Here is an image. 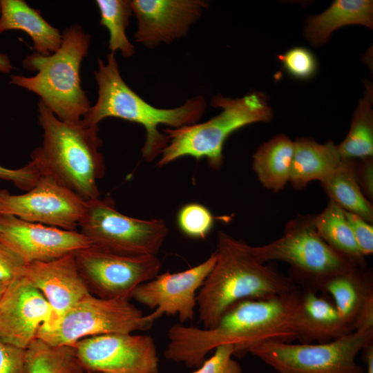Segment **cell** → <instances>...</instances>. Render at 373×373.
Returning a JSON list of instances; mask_svg holds the SVG:
<instances>
[{"mask_svg": "<svg viewBox=\"0 0 373 373\" xmlns=\"http://www.w3.org/2000/svg\"><path fill=\"white\" fill-rule=\"evenodd\" d=\"M9 283L0 282V299L4 294Z\"/></svg>", "mask_w": 373, "mask_h": 373, "instance_id": "cell-40", "label": "cell"}, {"mask_svg": "<svg viewBox=\"0 0 373 373\" xmlns=\"http://www.w3.org/2000/svg\"><path fill=\"white\" fill-rule=\"evenodd\" d=\"M136 42L153 48L185 37L209 7L204 0H133Z\"/></svg>", "mask_w": 373, "mask_h": 373, "instance_id": "cell-17", "label": "cell"}, {"mask_svg": "<svg viewBox=\"0 0 373 373\" xmlns=\"http://www.w3.org/2000/svg\"><path fill=\"white\" fill-rule=\"evenodd\" d=\"M74 256L89 292L105 299L130 300L135 289L158 275L161 267L157 256H126L93 246Z\"/></svg>", "mask_w": 373, "mask_h": 373, "instance_id": "cell-11", "label": "cell"}, {"mask_svg": "<svg viewBox=\"0 0 373 373\" xmlns=\"http://www.w3.org/2000/svg\"><path fill=\"white\" fill-rule=\"evenodd\" d=\"M300 289L296 285L281 295L241 300L229 307L211 328L174 324L168 331L163 356L192 368L198 367L209 352L222 345H234V356H239L245 347L254 343L290 342L294 336L289 320Z\"/></svg>", "mask_w": 373, "mask_h": 373, "instance_id": "cell-1", "label": "cell"}, {"mask_svg": "<svg viewBox=\"0 0 373 373\" xmlns=\"http://www.w3.org/2000/svg\"><path fill=\"white\" fill-rule=\"evenodd\" d=\"M1 15V1H0V19Z\"/></svg>", "mask_w": 373, "mask_h": 373, "instance_id": "cell-41", "label": "cell"}, {"mask_svg": "<svg viewBox=\"0 0 373 373\" xmlns=\"http://www.w3.org/2000/svg\"><path fill=\"white\" fill-rule=\"evenodd\" d=\"M289 329L300 343L329 342L353 332L326 294L307 288L300 289Z\"/></svg>", "mask_w": 373, "mask_h": 373, "instance_id": "cell-20", "label": "cell"}, {"mask_svg": "<svg viewBox=\"0 0 373 373\" xmlns=\"http://www.w3.org/2000/svg\"><path fill=\"white\" fill-rule=\"evenodd\" d=\"M154 321L129 300L105 299L89 294L52 325L41 327L37 338L52 345H74L88 337L148 330Z\"/></svg>", "mask_w": 373, "mask_h": 373, "instance_id": "cell-10", "label": "cell"}, {"mask_svg": "<svg viewBox=\"0 0 373 373\" xmlns=\"http://www.w3.org/2000/svg\"><path fill=\"white\" fill-rule=\"evenodd\" d=\"M344 213L361 251L365 256L372 254L373 253L372 224L355 213L345 210Z\"/></svg>", "mask_w": 373, "mask_h": 373, "instance_id": "cell-35", "label": "cell"}, {"mask_svg": "<svg viewBox=\"0 0 373 373\" xmlns=\"http://www.w3.org/2000/svg\"><path fill=\"white\" fill-rule=\"evenodd\" d=\"M214 218L211 212L199 203H189L178 211L177 222L180 231L193 238H204L211 230Z\"/></svg>", "mask_w": 373, "mask_h": 373, "instance_id": "cell-30", "label": "cell"}, {"mask_svg": "<svg viewBox=\"0 0 373 373\" xmlns=\"http://www.w3.org/2000/svg\"><path fill=\"white\" fill-rule=\"evenodd\" d=\"M294 142V152L289 182L296 189H303L314 180L321 182L341 163L337 145L329 140L321 144L310 137Z\"/></svg>", "mask_w": 373, "mask_h": 373, "instance_id": "cell-23", "label": "cell"}, {"mask_svg": "<svg viewBox=\"0 0 373 373\" xmlns=\"http://www.w3.org/2000/svg\"><path fill=\"white\" fill-rule=\"evenodd\" d=\"M12 66L8 56L0 53V73H9Z\"/></svg>", "mask_w": 373, "mask_h": 373, "instance_id": "cell-39", "label": "cell"}, {"mask_svg": "<svg viewBox=\"0 0 373 373\" xmlns=\"http://www.w3.org/2000/svg\"><path fill=\"white\" fill-rule=\"evenodd\" d=\"M313 224L327 245L358 267L366 269L365 256L358 248L344 210L340 206L329 200L320 214L313 216Z\"/></svg>", "mask_w": 373, "mask_h": 373, "instance_id": "cell-25", "label": "cell"}, {"mask_svg": "<svg viewBox=\"0 0 373 373\" xmlns=\"http://www.w3.org/2000/svg\"><path fill=\"white\" fill-rule=\"evenodd\" d=\"M307 289L329 294L352 331L373 325V283L370 271L356 268L323 278Z\"/></svg>", "mask_w": 373, "mask_h": 373, "instance_id": "cell-19", "label": "cell"}, {"mask_svg": "<svg viewBox=\"0 0 373 373\" xmlns=\"http://www.w3.org/2000/svg\"><path fill=\"white\" fill-rule=\"evenodd\" d=\"M73 346L87 372L159 373L156 345L149 335L107 334L83 338Z\"/></svg>", "mask_w": 373, "mask_h": 373, "instance_id": "cell-13", "label": "cell"}, {"mask_svg": "<svg viewBox=\"0 0 373 373\" xmlns=\"http://www.w3.org/2000/svg\"><path fill=\"white\" fill-rule=\"evenodd\" d=\"M260 262L279 260L291 267L289 278L303 288H309L327 277L358 267L327 245L313 224V216H298L285 226L278 239L261 246H250Z\"/></svg>", "mask_w": 373, "mask_h": 373, "instance_id": "cell-8", "label": "cell"}, {"mask_svg": "<svg viewBox=\"0 0 373 373\" xmlns=\"http://www.w3.org/2000/svg\"><path fill=\"white\" fill-rule=\"evenodd\" d=\"M78 227L93 247L131 257L157 256L169 233L162 219L126 216L110 198L86 201Z\"/></svg>", "mask_w": 373, "mask_h": 373, "instance_id": "cell-9", "label": "cell"}, {"mask_svg": "<svg viewBox=\"0 0 373 373\" xmlns=\"http://www.w3.org/2000/svg\"><path fill=\"white\" fill-rule=\"evenodd\" d=\"M211 104L222 111L202 123L164 130L169 142L160 155L157 167L191 156L197 160L206 158L210 167L219 169L224 162V144L231 134L255 122H270L273 117L267 97L260 91H251L234 99L218 94L211 98Z\"/></svg>", "mask_w": 373, "mask_h": 373, "instance_id": "cell-6", "label": "cell"}, {"mask_svg": "<svg viewBox=\"0 0 373 373\" xmlns=\"http://www.w3.org/2000/svg\"><path fill=\"white\" fill-rule=\"evenodd\" d=\"M211 357L205 359L193 373H242L240 365L232 356L236 347L233 344L218 346Z\"/></svg>", "mask_w": 373, "mask_h": 373, "instance_id": "cell-32", "label": "cell"}, {"mask_svg": "<svg viewBox=\"0 0 373 373\" xmlns=\"http://www.w3.org/2000/svg\"><path fill=\"white\" fill-rule=\"evenodd\" d=\"M100 12V23L109 32L108 50L115 53L119 50L128 58L135 54V46L128 40L126 30L133 15L131 1L97 0Z\"/></svg>", "mask_w": 373, "mask_h": 373, "instance_id": "cell-29", "label": "cell"}, {"mask_svg": "<svg viewBox=\"0 0 373 373\" xmlns=\"http://www.w3.org/2000/svg\"><path fill=\"white\" fill-rule=\"evenodd\" d=\"M373 341V325H363L325 343H291L267 341L249 345L240 356L250 353L278 373H365L355 358Z\"/></svg>", "mask_w": 373, "mask_h": 373, "instance_id": "cell-7", "label": "cell"}, {"mask_svg": "<svg viewBox=\"0 0 373 373\" xmlns=\"http://www.w3.org/2000/svg\"><path fill=\"white\" fill-rule=\"evenodd\" d=\"M217 260L216 251L204 262L184 271L158 274L139 285L132 298L155 310L154 321L166 314L178 315L180 323L192 321L197 307V291L203 285Z\"/></svg>", "mask_w": 373, "mask_h": 373, "instance_id": "cell-14", "label": "cell"}, {"mask_svg": "<svg viewBox=\"0 0 373 373\" xmlns=\"http://www.w3.org/2000/svg\"><path fill=\"white\" fill-rule=\"evenodd\" d=\"M354 24L373 28L372 0H336L324 12L306 20L304 34L313 46H321L336 29Z\"/></svg>", "mask_w": 373, "mask_h": 373, "instance_id": "cell-22", "label": "cell"}, {"mask_svg": "<svg viewBox=\"0 0 373 373\" xmlns=\"http://www.w3.org/2000/svg\"><path fill=\"white\" fill-rule=\"evenodd\" d=\"M330 200L345 211L355 213L366 222H373V206L361 191L354 174L352 160H343L321 182Z\"/></svg>", "mask_w": 373, "mask_h": 373, "instance_id": "cell-26", "label": "cell"}, {"mask_svg": "<svg viewBox=\"0 0 373 373\" xmlns=\"http://www.w3.org/2000/svg\"><path fill=\"white\" fill-rule=\"evenodd\" d=\"M26 351V373H87L73 345H52L37 338Z\"/></svg>", "mask_w": 373, "mask_h": 373, "instance_id": "cell-28", "label": "cell"}, {"mask_svg": "<svg viewBox=\"0 0 373 373\" xmlns=\"http://www.w3.org/2000/svg\"><path fill=\"white\" fill-rule=\"evenodd\" d=\"M87 373H100V372H87Z\"/></svg>", "mask_w": 373, "mask_h": 373, "instance_id": "cell-42", "label": "cell"}, {"mask_svg": "<svg viewBox=\"0 0 373 373\" xmlns=\"http://www.w3.org/2000/svg\"><path fill=\"white\" fill-rule=\"evenodd\" d=\"M26 349L0 339V373H26Z\"/></svg>", "mask_w": 373, "mask_h": 373, "instance_id": "cell-36", "label": "cell"}, {"mask_svg": "<svg viewBox=\"0 0 373 373\" xmlns=\"http://www.w3.org/2000/svg\"><path fill=\"white\" fill-rule=\"evenodd\" d=\"M362 357L367 365L365 373H373V341L362 350Z\"/></svg>", "mask_w": 373, "mask_h": 373, "instance_id": "cell-38", "label": "cell"}, {"mask_svg": "<svg viewBox=\"0 0 373 373\" xmlns=\"http://www.w3.org/2000/svg\"><path fill=\"white\" fill-rule=\"evenodd\" d=\"M0 240L25 263L48 262L92 246L82 233L0 214Z\"/></svg>", "mask_w": 373, "mask_h": 373, "instance_id": "cell-15", "label": "cell"}, {"mask_svg": "<svg viewBox=\"0 0 373 373\" xmlns=\"http://www.w3.org/2000/svg\"><path fill=\"white\" fill-rule=\"evenodd\" d=\"M1 5L0 33L10 30L26 32L33 41L36 52L43 56H49L58 50L62 35L38 10L22 0H1Z\"/></svg>", "mask_w": 373, "mask_h": 373, "instance_id": "cell-21", "label": "cell"}, {"mask_svg": "<svg viewBox=\"0 0 373 373\" xmlns=\"http://www.w3.org/2000/svg\"><path fill=\"white\" fill-rule=\"evenodd\" d=\"M61 35V45L55 53L43 56L35 52L23 60V68L37 71L36 75H11L10 83L38 95L59 119L80 124L90 108L80 79L90 36L78 25L66 28Z\"/></svg>", "mask_w": 373, "mask_h": 373, "instance_id": "cell-5", "label": "cell"}, {"mask_svg": "<svg viewBox=\"0 0 373 373\" xmlns=\"http://www.w3.org/2000/svg\"><path fill=\"white\" fill-rule=\"evenodd\" d=\"M26 265L22 258L0 240V282L10 283L23 276Z\"/></svg>", "mask_w": 373, "mask_h": 373, "instance_id": "cell-34", "label": "cell"}, {"mask_svg": "<svg viewBox=\"0 0 373 373\" xmlns=\"http://www.w3.org/2000/svg\"><path fill=\"white\" fill-rule=\"evenodd\" d=\"M294 142L285 135L274 136L260 145L253 156V169L261 184L278 192L289 182Z\"/></svg>", "mask_w": 373, "mask_h": 373, "instance_id": "cell-24", "label": "cell"}, {"mask_svg": "<svg viewBox=\"0 0 373 373\" xmlns=\"http://www.w3.org/2000/svg\"><path fill=\"white\" fill-rule=\"evenodd\" d=\"M356 180L365 197L373 199V159L372 157L352 160Z\"/></svg>", "mask_w": 373, "mask_h": 373, "instance_id": "cell-37", "label": "cell"}, {"mask_svg": "<svg viewBox=\"0 0 373 373\" xmlns=\"http://www.w3.org/2000/svg\"><path fill=\"white\" fill-rule=\"evenodd\" d=\"M216 262L197 294L203 328L214 327L234 304L281 295L296 285L278 270L258 261L249 245L224 231L218 235Z\"/></svg>", "mask_w": 373, "mask_h": 373, "instance_id": "cell-2", "label": "cell"}, {"mask_svg": "<svg viewBox=\"0 0 373 373\" xmlns=\"http://www.w3.org/2000/svg\"><path fill=\"white\" fill-rule=\"evenodd\" d=\"M94 74L98 86L97 100L81 124L85 126H97L107 117H115L143 126L146 140L142 154L147 161L161 155L169 142V136L160 132V125L177 128L194 124L200 121L206 110L205 99L200 95L191 97L182 105L173 108L151 105L124 82L113 52L107 55L106 63L98 59V70Z\"/></svg>", "mask_w": 373, "mask_h": 373, "instance_id": "cell-3", "label": "cell"}, {"mask_svg": "<svg viewBox=\"0 0 373 373\" xmlns=\"http://www.w3.org/2000/svg\"><path fill=\"white\" fill-rule=\"evenodd\" d=\"M41 175L39 169L32 161L17 169L5 168L0 165V179L11 182L22 191H29L35 185Z\"/></svg>", "mask_w": 373, "mask_h": 373, "instance_id": "cell-33", "label": "cell"}, {"mask_svg": "<svg viewBox=\"0 0 373 373\" xmlns=\"http://www.w3.org/2000/svg\"><path fill=\"white\" fill-rule=\"evenodd\" d=\"M38 111L44 139L32 151L31 161L41 175L51 177L84 200L98 198L97 182L105 171L98 125L62 121L41 102Z\"/></svg>", "mask_w": 373, "mask_h": 373, "instance_id": "cell-4", "label": "cell"}, {"mask_svg": "<svg viewBox=\"0 0 373 373\" xmlns=\"http://www.w3.org/2000/svg\"><path fill=\"white\" fill-rule=\"evenodd\" d=\"M285 70L298 79H309L316 73L317 61L314 54L304 47H294L278 57Z\"/></svg>", "mask_w": 373, "mask_h": 373, "instance_id": "cell-31", "label": "cell"}, {"mask_svg": "<svg viewBox=\"0 0 373 373\" xmlns=\"http://www.w3.org/2000/svg\"><path fill=\"white\" fill-rule=\"evenodd\" d=\"M373 89L365 82L363 97L354 111L350 131L337 146L343 160H354L373 155Z\"/></svg>", "mask_w": 373, "mask_h": 373, "instance_id": "cell-27", "label": "cell"}, {"mask_svg": "<svg viewBox=\"0 0 373 373\" xmlns=\"http://www.w3.org/2000/svg\"><path fill=\"white\" fill-rule=\"evenodd\" d=\"M86 204L75 192L46 175H41L35 185L23 194L0 189L1 215L65 230L78 228Z\"/></svg>", "mask_w": 373, "mask_h": 373, "instance_id": "cell-12", "label": "cell"}, {"mask_svg": "<svg viewBox=\"0 0 373 373\" xmlns=\"http://www.w3.org/2000/svg\"><path fill=\"white\" fill-rule=\"evenodd\" d=\"M52 311L41 293L25 277L11 281L0 299V339L26 349Z\"/></svg>", "mask_w": 373, "mask_h": 373, "instance_id": "cell-16", "label": "cell"}, {"mask_svg": "<svg viewBox=\"0 0 373 373\" xmlns=\"http://www.w3.org/2000/svg\"><path fill=\"white\" fill-rule=\"evenodd\" d=\"M23 276L51 307V321L44 327L52 325L75 304L90 294L77 269L74 253L48 262L27 264Z\"/></svg>", "mask_w": 373, "mask_h": 373, "instance_id": "cell-18", "label": "cell"}]
</instances>
